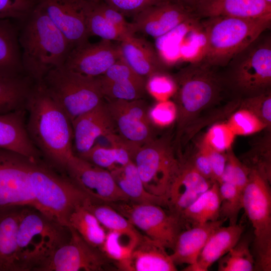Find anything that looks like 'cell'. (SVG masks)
<instances>
[{
  "label": "cell",
  "instance_id": "obj_45",
  "mask_svg": "<svg viewBox=\"0 0 271 271\" xmlns=\"http://www.w3.org/2000/svg\"><path fill=\"white\" fill-rule=\"evenodd\" d=\"M240 107L247 109L259 117L267 126L271 125V93L270 91L245 97L239 102Z\"/></svg>",
  "mask_w": 271,
  "mask_h": 271
},
{
  "label": "cell",
  "instance_id": "obj_3",
  "mask_svg": "<svg viewBox=\"0 0 271 271\" xmlns=\"http://www.w3.org/2000/svg\"><path fill=\"white\" fill-rule=\"evenodd\" d=\"M70 235L68 226L35 207H23L17 236L19 271L38 270Z\"/></svg>",
  "mask_w": 271,
  "mask_h": 271
},
{
  "label": "cell",
  "instance_id": "obj_52",
  "mask_svg": "<svg viewBox=\"0 0 271 271\" xmlns=\"http://www.w3.org/2000/svg\"><path fill=\"white\" fill-rule=\"evenodd\" d=\"M176 1L185 5L192 7V6H194L195 4V0H172Z\"/></svg>",
  "mask_w": 271,
  "mask_h": 271
},
{
  "label": "cell",
  "instance_id": "obj_7",
  "mask_svg": "<svg viewBox=\"0 0 271 271\" xmlns=\"http://www.w3.org/2000/svg\"><path fill=\"white\" fill-rule=\"evenodd\" d=\"M270 182L254 170L242 192L243 209L253 228L254 270H271Z\"/></svg>",
  "mask_w": 271,
  "mask_h": 271
},
{
  "label": "cell",
  "instance_id": "obj_53",
  "mask_svg": "<svg viewBox=\"0 0 271 271\" xmlns=\"http://www.w3.org/2000/svg\"><path fill=\"white\" fill-rule=\"evenodd\" d=\"M268 4L271 5V0H265Z\"/></svg>",
  "mask_w": 271,
  "mask_h": 271
},
{
  "label": "cell",
  "instance_id": "obj_12",
  "mask_svg": "<svg viewBox=\"0 0 271 271\" xmlns=\"http://www.w3.org/2000/svg\"><path fill=\"white\" fill-rule=\"evenodd\" d=\"M104 101L116 133L130 149L132 155L138 148L155 137L149 108L143 98L133 100L104 98Z\"/></svg>",
  "mask_w": 271,
  "mask_h": 271
},
{
  "label": "cell",
  "instance_id": "obj_20",
  "mask_svg": "<svg viewBox=\"0 0 271 271\" xmlns=\"http://www.w3.org/2000/svg\"><path fill=\"white\" fill-rule=\"evenodd\" d=\"M71 124L73 151L76 156L89 150L99 138L116 133L104 100L95 108L75 118Z\"/></svg>",
  "mask_w": 271,
  "mask_h": 271
},
{
  "label": "cell",
  "instance_id": "obj_15",
  "mask_svg": "<svg viewBox=\"0 0 271 271\" xmlns=\"http://www.w3.org/2000/svg\"><path fill=\"white\" fill-rule=\"evenodd\" d=\"M66 174L92 199L106 203L129 201L109 171L76 155L69 162Z\"/></svg>",
  "mask_w": 271,
  "mask_h": 271
},
{
  "label": "cell",
  "instance_id": "obj_31",
  "mask_svg": "<svg viewBox=\"0 0 271 271\" xmlns=\"http://www.w3.org/2000/svg\"><path fill=\"white\" fill-rule=\"evenodd\" d=\"M220 206L219 184L215 182L182 212L185 229L219 219Z\"/></svg>",
  "mask_w": 271,
  "mask_h": 271
},
{
  "label": "cell",
  "instance_id": "obj_36",
  "mask_svg": "<svg viewBox=\"0 0 271 271\" xmlns=\"http://www.w3.org/2000/svg\"><path fill=\"white\" fill-rule=\"evenodd\" d=\"M138 241L125 234L107 230L100 250L113 262L118 270L124 271L132 249Z\"/></svg>",
  "mask_w": 271,
  "mask_h": 271
},
{
  "label": "cell",
  "instance_id": "obj_6",
  "mask_svg": "<svg viewBox=\"0 0 271 271\" xmlns=\"http://www.w3.org/2000/svg\"><path fill=\"white\" fill-rule=\"evenodd\" d=\"M30 180L35 208L65 226L73 209L89 197L68 176L41 160L32 162Z\"/></svg>",
  "mask_w": 271,
  "mask_h": 271
},
{
  "label": "cell",
  "instance_id": "obj_25",
  "mask_svg": "<svg viewBox=\"0 0 271 271\" xmlns=\"http://www.w3.org/2000/svg\"><path fill=\"white\" fill-rule=\"evenodd\" d=\"M166 248L143 234L131 253L124 271H176Z\"/></svg>",
  "mask_w": 271,
  "mask_h": 271
},
{
  "label": "cell",
  "instance_id": "obj_49",
  "mask_svg": "<svg viewBox=\"0 0 271 271\" xmlns=\"http://www.w3.org/2000/svg\"><path fill=\"white\" fill-rule=\"evenodd\" d=\"M125 16H135L146 8L164 0H102Z\"/></svg>",
  "mask_w": 271,
  "mask_h": 271
},
{
  "label": "cell",
  "instance_id": "obj_35",
  "mask_svg": "<svg viewBox=\"0 0 271 271\" xmlns=\"http://www.w3.org/2000/svg\"><path fill=\"white\" fill-rule=\"evenodd\" d=\"M104 98L133 100L143 98L146 89V80L122 78L107 80L97 77Z\"/></svg>",
  "mask_w": 271,
  "mask_h": 271
},
{
  "label": "cell",
  "instance_id": "obj_48",
  "mask_svg": "<svg viewBox=\"0 0 271 271\" xmlns=\"http://www.w3.org/2000/svg\"><path fill=\"white\" fill-rule=\"evenodd\" d=\"M94 4L101 14L112 25L128 36L136 33L131 23H128L124 16L115 10L102 0H94Z\"/></svg>",
  "mask_w": 271,
  "mask_h": 271
},
{
  "label": "cell",
  "instance_id": "obj_28",
  "mask_svg": "<svg viewBox=\"0 0 271 271\" xmlns=\"http://www.w3.org/2000/svg\"><path fill=\"white\" fill-rule=\"evenodd\" d=\"M35 83L26 74L0 75V114L25 109Z\"/></svg>",
  "mask_w": 271,
  "mask_h": 271
},
{
  "label": "cell",
  "instance_id": "obj_10",
  "mask_svg": "<svg viewBox=\"0 0 271 271\" xmlns=\"http://www.w3.org/2000/svg\"><path fill=\"white\" fill-rule=\"evenodd\" d=\"M260 36L229 63L231 83L245 97L270 90L271 39L270 37Z\"/></svg>",
  "mask_w": 271,
  "mask_h": 271
},
{
  "label": "cell",
  "instance_id": "obj_9",
  "mask_svg": "<svg viewBox=\"0 0 271 271\" xmlns=\"http://www.w3.org/2000/svg\"><path fill=\"white\" fill-rule=\"evenodd\" d=\"M131 161L146 190L165 198L179 163L171 140L166 137H155L135 151Z\"/></svg>",
  "mask_w": 271,
  "mask_h": 271
},
{
  "label": "cell",
  "instance_id": "obj_24",
  "mask_svg": "<svg viewBox=\"0 0 271 271\" xmlns=\"http://www.w3.org/2000/svg\"><path fill=\"white\" fill-rule=\"evenodd\" d=\"M225 221L219 219L182 230L178 235L173 253L170 254L175 264H186L187 266L194 265L209 237Z\"/></svg>",
  "mask_w": 271,
  "mask_h": 271
},
{
  "label": "cell",
  "instance_id": "obj_16",
  "mask_svg": "<svg viewBox=\"0 0 271 271\" xmlns=\"http://www.w3.org/2000/svg\"><path fill=\"white\" fill-rule=\"evenodd\" d=\"M37 4L65 36L72 49L88 42L90 0H38Z\"/></svg>",
  "mask_w": 271,
  "mask_h": 271
},
{
  "label": "cell",
  "instance_id": "obj_32",
  "mask_svg": "<svg viewBox=\"0 0 271 271\" xmlns=\"http://www.w3.org/2000/svg\"><path fill=\"white\" fill-rule=\"evenodd\" d=\"M83 205L107 230L125 234L137 240L142 237L143 234L107 203L98 201L89 197L84 201Z\"/></svg>",
  "mask_w": 271,
  "mask_h": 271
},
{
  "label": "cell",
  "instance_id": "obj_19",
  "mask_svg": "<svg viewBox=\"0 0 271 271\" xmlns=\"http://www.w3.org/2000/svg\"><path fill=\"white\" fill-rule=\"evenodd\" d=\"M120 58L118 45L101 39L89 42L73 48L63 66L72 71L89 77L103 75Z\"/></svg>",
  "mask_w": 271,
  "mask_h": 271
},
{
  "label": "cell",
  "instance_id": "obj_13",
  "mask_svg": "<svg viewBox=\"0 0 271 271\" xmlns=\"http://www.w3.org/2000/svg\"><path fill=\"white\" fill-rule=\"evenodd\" d=\"M33 161L0 149V209L24 206L35 208L30 180Z\"/></svg>",
  "mask_w": 271,
  "mask_h": 271
},
{
  "label": "cell",
  "instance_id": "obj_54",
  "mask_svg": "<svg viewBox=\"0 0 271 271\" xmlns=\"http://www.w3.org/2000/svg\"><path fill=\"white\" fill-rule=\"evenodd\" d=\"M198 0H195V4H195V3H196V2Z\"/></svg>",
  "mask_w": 271,
  "mask_h": 271
},
{
  "label": "cell",
  "instance_id": "obj_26",
  "mask_svg": "<svg viewBox=\"0 0 271 271\" xmlns=\"http://www.w3.org/2000/svg\"><path fill=\"white\" fill-rule=\"evenodd\" d=\"M244 230L241 224L220 226L211 235L201 251L194 265L186 266L185 271H207L227 253L239 241Z\"/></svg>",
  "mask_w": 271,
  "mask_h": 271
},
{
  "label": "cell",
  "instance_id": "obj_29",
  "mask_svg": "<svg viewBox=\"0 0 271 271\" xmlns=\"http://www.w3.org/2000/svg\"><path fill=\"white\" fill-rule=\"evenodd\" d=\"M110 172L118 187L130 201L136 203L155 204L167 209L165 198L150 194L146 190L132 161Z\"/></svg>",
  "mask_w": 271,
  "mask_h": 271
},
{
  "label": "cell",
  "instance_id": "obj_46",
  "mask_svg": "<svg viewBox=\"0 0 271 271\" xmlns=\"http://www.w3.org/2000/svg\"><path fill=\"white\" fill-rule=\"evenodd\" d=\"M38 0H0V19L24 21L36 7Z\"/></svg>",
  "mask_w": 271,
  "mask_h": 271
},
{
  "label": "cell",
  "instance_id": "obj_37",
  "mask_svg": "<svg viewBox=\"0 0 271 271\" xmlns=\"http://www.w3.org/2000/svg\"><path fill=\"white\" fill-rule=\"evenodd\" d=\"M249 237L240 238L237 243L218 260L219 271H251L255 260L250 248Z\"/></svg>",
  "mask_w": 271,
  "mask_h": 271
},
{
  "label": "cell",
  "instance_id": "obj_8",
  "mask_svg": "<svg viewBox=\"0 0 271 271\" xmlns=\"http://www.w3.org/2000/svg\"><path fill=\"white\" fill-rule=\"evenodd\" d=\"M40 82L61 106L71 122L104 100L97 77L72 71L63 66L50 71Z\"/></svg>",
  "mask_w": 271,
  "mask_h": 271
},
{
  "label": "cell",
  "instance_id": "obj_40",
  "mask_svg": "<svg viewBox=\"0 0 271 271\" xmlns=\"http://www.w3.org/2000/svg\"><path fill=\"white\" fill-rule=\"evenodd\" d=\"M227 124L237 136H248L268 128L266 124L250 110L240 107L229 117Z\"/></svg>",
  "mask_w": 271,
  "mask_h": 271
},
{
  "label": "cell",
  "instance_id": "obj_4",
  "mask_svg": "<svg viewBox=\"0 0 271 271\" xmlns=\"http://www.w3.org/2000/svg\"><path fill=\"white\" fill-rule=\"evenodd\" d=\"M201 23L206 39L202 61L224 66L270 27L271 14L256 18L214 17Z\"/></svg>",
  "mask_w": 271,
  "mask_h": 271
},
{
  "label": "cell",
  "instance_id": "obj_38",
  "mask_svg": "<svg viewBox=\"0 0 271 271\" xmlns=\"http://www.w3.org/2000/svg\"><path fill=\"white\" fill-rule=\"evenodd\" d=\"M87 27L90 36H97L101 39L120 42L131 36L126 35L109 22L98 11L94 0H90Z\"/></svg>",
  "mask_w": 271,
  "mask_h": 271
},
{
  "label": "cell",
  "instance_id": "obj_27",
  "mask_svg": "<svg viewBox=\"0 0 271 271\" xmlns=\"http://www.w3.org/2000/svg\"><path fill=\"white\" fill-rule=\"evenodd\" d=\"M22 207L0 209V271H19L17 236Z\"/></svg>",
  "mask_w": 271,
  "mask_h": 271
},
{
  "label": "cell",
  "instance_id": "obj_21",
  "mask_svg": "<svg viewBox=\"0 0 271 271\" xmlns=\"http://www.w3.org/2000/svg\"><path fill=\"white\" fill-rule=\"evenodd\" d=\"M26 115V109L0 114V149L39 160L42 157L28 133Z\"/></svg>",
  "mask_w": 271,
  "mask_h": 271
},
{
  "label": "cell",
  "instance_id": "obj_22",
  "mask_svg": "<svg viewBox=\"0 0 271 271\" xmlns=\"http://www.w3.org/2000/svg\"><path fill=\"white\" fill-rule=\"evenodd\" d=\"M118 47L120 58L138 75L148 78L165 72V64L146 40L133 35L120 42Z\"/></svg>",
  "mask_w": 271,
  "mask_h": 271
},
{
  "label": "cell",
  "instance_id": "obj_30",
  "mask_svg": "<svg viewBox=\"0 0 271 271\" xmlns=\"http://www.w3.org/2000/svg\"><path fill=\"white\" fill-rule=\"evenodd\" d=\"M22 74L19 30L10 19H0V75Z\"/></svg>",
  "mask_w": 271,
  "mask_h": 271
},
{
  "label": "cell",
  "instance_id": "obj_1",
  "mask_svg": "<svg viewBox=\"0 0 271 271\" xmlns=\"http://www.w3.org/2000/svg\"><path fill=\"white\" fill-rule=\"evenodd\" d=\"M26 109V127L34 146L50 167L66 174L75 156L69 117L41 82L35 83Z\"/></svg>",
  "mask_w": 271,
  "mask_h": 271
},
{
  "label": "cell",
  "instance_id": "obj_14",
  "mask_svg": "<svg viewBox=\"0 0 271 271\" xmlns=\"http://www.w3.org/2000/svg\"><path fill=\"white\" fill-rule=\"evenodd\" d=\"M69 228V240L55 250L38 271L117 270L100 249L88 243L75 229Z\"/></svg>",
  "mask_w": 271,
  "mask_h": 271
},
{
  "label": "cell",
  "instance_id": "obj_2",
  "mask_svg": "<svg viewBox=\"0 0 271 271\" xmlns=\"http://www.w3.org/2000/svg\"><path fill=\"white\" fill-rule=\"evenodd\" d=\"M19 31L25 73L35 82L51 70L64 65L72 48L69 41L37 4Z\"/></svg>",
  "mask_w": 271,
  "mask_h": 271
},
{
  "label": "cell",
  "instance_id": "obj_47",
  "mask_svg": "<svg viewBox=\"0 0 271 271\" xmlns=\"http://www.w3.org/2000/svg\"><path fill=\"white\" fill-rule=\"evenodd\" d=\"M149 114L154 126L166 127L176 121L177 106L175 102L170 100L158 101L149 108Z\"/></svg>",
  "mask_w": 271,
  "mask_h": 271
},
{
  "label": "cell",
  "instance_id": "obj_39",
  "mask_svg": "<svg viewBox=\"0 0 271 271\" xmlns=\"http://www.w3.org/2000/svg\"><path fill=\"white\" fill-rule=\"evenodd\" d=\"M220 198L219 219L228 220L229 225L237 224L239 212L242 209V192L228 182L219 183Z\"/></svg>",
  "mask_w": 271,
  "mask_h": 271
},
{
  "label": "cell",
  "instance_id": "obj_43",
  "mask_svg": "<svg viewBox=\"0 0 271 271\" xmlns=\"http://www.w3.org/2000/svg\"><path fill=\"white\" fill-rule=\"evenodd\" d=\"M269 140L259 144L260 149H252L241 161L249 170H254L271 182V159Z\"/></svg>",
  "mask_w": 271,
  "mask_h": 271
},
{
  "label": "cell",
  "instance_id": "obj_44",
  "mask_svg": "<svg viewBox=\"0 0 271 271\" xmlns=\"http://www.w3.org/2000/svg\"><path fill=\"white\" fill-rule=\"evenodd\" d=\"M148 78L146 87L158 101L169 100L175 95L177 89L175 80L165 72L156 73Z\"/></svg>",
  "mask_w": 271,
  "mask_h": 271
},
{
  "label": "cell",
  "instance_id": "obj_5",
  "mask_svg": "<svg viewBox=\"0 0 271 271\" xmlns=\"http://www.w3.org/2000/svg\"><path fill=\"white\" fill-rule=\"evenodd\" d=\"M213 67L203 61L190 63L174 78L177 85L175 103L177 109V145L199 114L214 103L222 90L221 80Z\"/></svg>",
  "mask_w": 271,
  "mask_h": 271
},
{
  "label": "cell",
  "instance_id": "obj_17",
  "mask_svg": "<svg viewBox=\"0 0 271 271\" xmlns=\"http://www.w3.org/2000/svg\"><path fill=\"white\" fill-rule=\"evenodd\" d=\"M199 18L192 7L172 0H164L133 16L135 32L158 38L188 21Z\"/></svg>",
  "mask_w": 271,
  "mask_h": 271
},
{
  "label": "cell",
  "instance_id": "obj_42",
  "mask_svg": "<svg viewBox=\"0 0 271 271\" xmlns=\"http://www.w3.org/2000/svg\"><path fill=\"white\" fill-rule=\"evenodd\" d=\"M235 137L227 122H221L213 124L201 142L216 151L226 153L231 149Z\"/></svg>",
  "mask_w": 271,
  "mask_h": 271
},
{
  "label": "cell",
  "instance_id": "obj_41",
  "mask_svg": "<svg viewBox=\"0 0 271 271\" xmlns=\"http://www.w3.org/2000/svg\"><path fill=\"white\" fill-rule=\"evenodd\" d=\"M226 161L219 183L228 182L243 192L249 179V169L238 159L231 149L226 152Z\"/></svg>",
  "mask_w": 271,
  "mask_h": 271
},
{
  "label": "cell",
  "instance_id": "obj_50",
  "mask_svg": "<svg viewBox=\"0 0 271 271\" xmlns=\"http://www.w3.org/2000/svg\"><path fill=\"white\" fill-rule=\"evenodd\" d=\"M198 146L206 154L211 166L214 181L218 183L226 164V153L216 151L206 146L201 141Z\"/></svg>",
  "mask_w": 271,
  "mask_h": 271
},
{
  "label": "cell",
  "instance_id": "obj_23",
  "mask_svg": "<svg viewBox=\"0 0 271 271\" xmlns=\"http://www.w3.org/2000/svg\"><path fill=\"white\" fill-rule=\"evenodd\" d=\"M194 7L199 18H256L271 14V5L265 0H198Z\"/></svg>",
  "mask_w": 271,
  "mask_h": 271
},
{
  "label": "cell",
  "instance_id": "obj_18",
  "mask_svg": "<svg viewBox=\"0 0 271 271\" xmlns=\"http://www.w3.org/2000/svg\"><path fill=\"white\" fill-rule=\"evenodd\" d=\"M178 157V168L165 198L167 209L180 219L185 209L214 182L200 174L186 157Z\"/></svg>",
  "mask_w": 271,
  "mask_h": 271
},
{
  "label": "cell",
  "instance_id": "obj_11",
  "mask_svg": "<svg viewBox=\"0 0 271 271\" xmlns=\"http://www.w3.org/2000/svg\"><path fill=\"white\" fill-rule=\"evenodd\" d=\"M107 203L138 230L166 248L173 250L178 235L185 229L179 218L157 204L130 201Z\"/></svg>",
  "mask_w": 271,
  "mask_h": 271
},
{
  "label": "cell",
  "instance_id": "obj_33",
  "mask_svg": "<svg viewBox=\"0 0 271 271\" xmlns=\"http://www.w3.org/2000/svg\"><path fill=\"white\" fill-rule=\"evenodd\" d=\"M68 227L75 229L88 243L99 249L104 242L105 228L83 203L77 205L71 213Z\"/></svg>",
  "mask_w": 271,
  "mask_h": 271
},
{
  "label": "cell",
  "instance_id": "obj_51",
  "mask_svg": "<svg viewBox=\"0 0 271 271\" xmlns=\"http://www.w3.org/2000/svg\"><path fill=\"white\" fill-rule=\"evenodd\" d=\"M186 158L200 174L207 179L215 182L208 157L199 146L198 145V149L193 155Z\"/></svg>",
  "mask_w": 271,
  "mask_h": 271
},
{
  "label": "cell",
  "instance_id": "obj_34",
  "mask_svg": "<svg viewBox=\"0 0 271 271\" xmlns=\"http://www.w3.org/2000/svg\"><path fill=\"white\" fill-rule=\"evenodd\" d=\"M77 156L109 172L131 161L130 153L126 148L121 146L106 147L99 144Z\"/></svg>",
  "mask_w": 271,
  "mask_h": 271
}]
</instances>
